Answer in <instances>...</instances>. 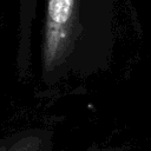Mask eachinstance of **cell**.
Here are the masks:
<instances>
[{"label":"cell","mask_w":151,"mask_h":151,"mask_svg":"<svg viewBox=\"0 0 151 151\" xmlns=\"http://www.w3.org/2000/svg\"><path fill=\"white\" fill-rule=\"evenodd\" d=\"M81 0H47L41 44V79L47 86L66 77L81 39Z\"/></svg>","instance_id":"1"},{"label":"cell","mask_w":151,"mask_h":151,"mask_svg":"<svg viewBox=\"0 0 151 151\" xmlns=\"http://www.w3.org/2000/svg\"><path fill=\"white\" fill-rule=\"evenodd\" d=\"M38 0H19L17 71L20 78L28 76L32 66V27Z\"/></svg>","instance_id":"2"},{"label":"cell","mask_w":151,"mask_h":151,"mask_svg":"<svg viewBox=\"0 0 151 151\" xmlns=\"http://www.w3.org/2000/svg\"><path fill=\"white\" fill-rule=\"evenodd\" d=\"M0 151H40V140L37 137H25Z\"/></svg>","instance_id":"3"}]
</instances>
